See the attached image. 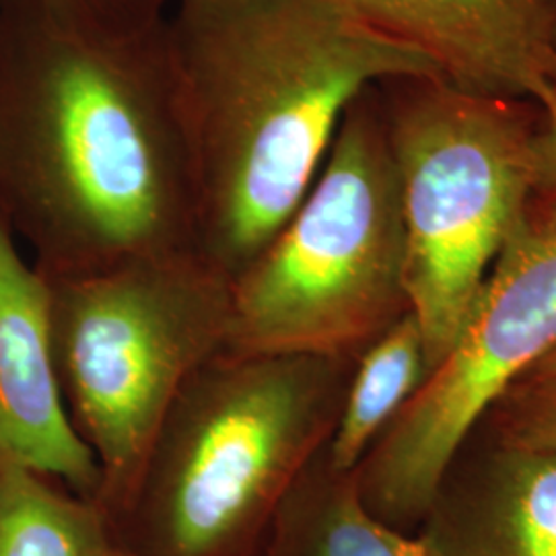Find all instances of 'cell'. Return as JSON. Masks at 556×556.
<instances>
[{
    "mask_svg": "<svg viewBox=\"0 0 556 556\" xmlns=\"http://www.w3.org/2000/svg\"><path fill=\"white\" fill-rule=\"evenodd\" d=\"M9 233H11V231H9V227H7V225L2 223V219H0V241H2L4 236H9Z\"/></svg>",
    "mask_w": 556,
    "mask_h": 556,
    "instance_id": "19",
    "label": "cell"
},
{
    "mask_svg": "<svg viewBox=\"0 0 556 556\" xmlns=\"http://www.w3.org/2000/svg\"><path fill=\"white\" fill-rule=\"evenodd\" d=\"M521 378L556 379V344L521 376Z\"/></svg>",
    "mask_w": 556,
    "mask_h": 556,
    "instance_id": "17",
    "label": "cell"
},
{
    "mask_svg": "<svg viewBox=\"0 0 556 556\" xmlns=\"http://www.w3.org/2000/svg\"><path fill=\"white\" fill-rule=\"evenodd\" d=\"M46 282L60 394L110 516L181 388L223 351L231 282L197 254Z\"/></svg>",
    "mask_w": 556,
    "mask_h": 556,
    "instance_id": "6",
    "label": "cell"
},
{
    "mask_svg": "<svg viewBox=\"0 0 556 556\" xmlns=\"http://www.w3.org/2000/svg\"><path fill=\"white\" fill-rule=\"evenodd\" d=\"M427 376L422 332L415 314L406 312L358 355L324 447L326 462L338 472H353Z\"/></svg>",
    "mask_w": 556,
    "mask_h": 556,
    "instance_id": "13",
    "label": "cell"
},
{
    "mask_svg": "<svg viewBox=\"0 0 556 556\" xmlns=\"http://www.w3.org/2000/svg\"><path fill=\"white\" fill-rule=\"evenodd\" d=\"M0 556H122L93 498L0 457Z\"/></svg>",
    "mask_w": 556,
    "mask_h": 556,
    "instance_id": "12",
    "label": "cell"
},
{
    "mask_svg": "<svg viewBox=\"0 0 556 556\" xmlns=\"http://www.w3.org/2000/svg\"><path fill=\"white\" fill-rule=\"evenodd\" d=\"M0 457L98 498L96 456L75 431L50 344L48 282L13 233L0 241Z\"/></svg>",
    "mask_w": 556,
    "mask_h": 556,
    "instance_id": "9",
    "label": "cell"
},
{
    "mask_svg": "<svg viewBox=\"0 0 556 556\" xmlns=\"http://www.w3.org/2000/svg\"><path fill=\"white\" fill-rule=\"evenodd\" d=\"M536 132L532 139V200L556 208V87L548 85L538 93Z\"/></svg>",
    "mask_w": 556,
    "mask_h": 556,
    "instance_id": "15",
    "label": "cell"
},
{
    "mask_svg": "<svg viewBox=\"0 0 556 556\" xmlns=\"http://www.w3.org/2000/svg\"><path fill=\"white\" fill-rule=\"evenodd\" d=\"M441 77L489 98L536 101L555 59L556 0H337Z\"/></svg>",
    "mask_w": 556,
    "mask_h": 556,
    "instance_id": "8",
    "label": "cell"
},
{
    "mask_svg": "<svg viewBox=\"0 0 556 556\" xmlns=\"http://www.w3.org/2000/svg\"><path fill=\"white\" fill-rule=\"evenodd\" d=\"M482 422L503 443L556 454V379H517Z\"/></svg>",
    "mask_w": 556,
    "mask_h": 556,
    "instance_id": "14",
    "label": "cell"
},
{
    "mask_svg": "<svg viewBox=\"0 0 556 556\" xmlns=\"http://www.w3.org/2000/svg\"><path fill=\"white\" fill-rule=\"evenodd\" d=\"M0 219L46 280L197 254L169 15L83 20L0 0Z\"/></svg>",
    "mask_w": 556,
    "mask_h": 556,
    "instance_id": "1",
    "label": "cell"
},
{
    "mask_svg": "<svg viewBox=\"0 0 556 556\" xmlns=\"http://www.w3.org/2000/svg\"><path fill=\"white\" fill-rule=\"evenodd\" d=\"M256 556H431L418 534L386 526L363 503L353 472L324 450L280 501Z\"/></svg>",
    "mask_w": 556,
    "mask_h": 556,
    "instance_id": "11",
    "label": "cell"
},
{
    "mask_svg": "<svg viewBox=\"0 0 556 556\" xmlns=\"http://www.w3.org/2000/svg\"><path fill=\"white\" fill-rule=\"evenodd\" d=\"M556 344V208L530 199L450 353L355 468L367 509L417 534L462 445Z\"/></svg>",
    "mask_w": 556,
    "mask_h": 556,
    "instance_id": "7",
    "label": "cell"
},
{
    "mask_svg": "<svg viewBox=\"0 0 556 556\" xmlns=\"http://www.w3.org/2000/svg\"><path fill=\"white\" fill-rule=\"evenodd\" d=\"M73 17L85 20L135 21L165 15L169 0H48Z\"/></svg>",
    "mask_w": 556,
    "mask_h": 556,
    "instance_id": "16",
    "label": "cell"
},
{
    "mask_svg": "<svg viewBox=\"0 0 556 556\" xmlns=\"http://www.w3.org/2000/svg\"><path fill=\"white\" fill-rule=\"evenodd\" d=\"M169 40L194 155L197 254L229 282L295 215L365 89L441 77L337 0H178Z\"/></svg>",
    "mask_w": 556,
    "mask_h": 556,
    "instance_id": "2",
    "label": "cell"
},
{
    "mask_svg": "<svg viewBox=\"0 0 556 556\" xmlns=\"http://www.w3.org/2000/svg\"><path fill=\"white\" fill-rule=\"evenodd\" d=\"M555 54H556V36H555Z\"/></svg>",
    "mask_w": 556,
    "mask_h": 556,
    "instance_id": "20",
    "label": "cell"
},
{
    "mask_svg": "<svg viewBox=\"0 0 556 556\" xmlns=\"http://www.w3.org/2000/svg\"><path fill=\"white\" fill-rule=\"evenodd\" d=\"M406 312L400 181L374 85L346 108L295 215L231 282L220 353L358 357Z\"/></svg>",
    "mask_w": 556,
    "mask_h": 556,
    "instance_id": "4",
    "label": "cell"
},
{
    "mask_svg": "<svg viewBox=\"0 0 556 556\" xmlns=\"http://www.w3.org/2000/svg\"><path fill=\"white\" fill-rule=\"evenodd\" d=\"M378 89L400 181L404 287L433 371L532 199L540 108L441 77H394Z\"/></svg>",
    "mask_w": 556,
    "mask_h": 556,
    "instance_id": "5",
    "label": "cell"
},
{
    "mask_svg": "<svg viewBox=\"0 0 556 556\" xmlns=\"http://www.w3.org/2000/svg\"><path fill=\"white\" fill-rule=\"evenodd\" d=\"M548 80L556 87V54L555 59L551 60V66H548Z\"/></svg>",
    "mask_w": 556,
    "mask_h": 556,
    "instance_id": "18",
    "label": "cell"
},
{
    "mask_svg": "<svg viewBox=\"0 0 556 556\" xmlns=\"http://www.w3.org/2000/svg\"><path fill=\"white\" fill-rule=\"evenodd\" d=\"M417 534L431 556H556V454L491 435L452 462Z\"/></svg>",
    "mask_w": 556,
    "mask_h": 556,
    "instance_id": "10",
    "label": "cell"
},
{
    "mask_svg": "<svg viewBox=\"0 0 556 556\" xmlns=\"http://www.w3.org/2000/svg\"><path fill=\"white\" fill-rule=\"evenodd\" d=\"M358 357L219 353L181 388L108 516L122 556H256L326 447Z\"/></svg>",
    "mask_w": 556,
    "mask_h": 556,
    "instance_id": "3",
    "label": "cell"
}]
</instances>
